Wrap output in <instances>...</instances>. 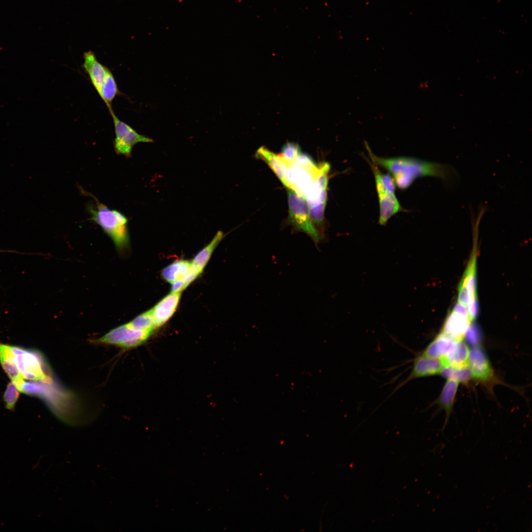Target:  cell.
Here are the masks:
<instances>
[{
	"mask_svg": "<svg viewBox=\"0 0 532 532\" xmlns=\"http://www.w3.org/2000/svg\"><path fill=\"white\" fill-rule=\"evenodd\" d=\"M440 374L445 378L455 380L459 383H467L472 378L471 370L467 365L458 367L444 366Z\"/></svg>",
	"mask_w": 532,
	"mask_h": 532,
	"instance_id": "23",
	"label": "cell"
},
{
	"mask_svg": "<svg viewBox=\"0 0 532 532\" xmlns=\"http://www.w3.org/2000/svg\"><path fill=\"white\" fill-rule=\"evenodd\" d=\"M151 332L134 329L128 323L111 330L100 338L99 341L130 348L144 343Z\"/></svg>",
	"mask_w": 532,
	"mask_h": 532,
	"instance_id": "7",
	"label": "cell"
},
{
	"mask_svg": "<svg viewBox=\"0 0 532 532\" xmlns=\"http://www.w3.org/2000/svg\"><path fill=\"white\" fill-rule=\"evenodd\" d=\"M459 382L452 379H447L445 383L439 397L438 403L445 410L446 414V423L452 411L453 403Z\"/></svg>",
	"mask_w": 532,
	"mask_h": 532,
	"instance_id": "20",
	"label": "cell"
},
{
	"mask_svg": "<svg viewBox=\"0 0 532 532\" xmlns=\"http://www.w3.org/2000/svg\"><path fill=\"white\" fill-rule=\"evenodd\" d=\"M110 114L113 120L115 134L113 145L117 154L129 158L136 144L153 142L152 138L139 133L130 125L120 120L114 111Z\"/></svg>",
	"mask_w": 532,
	"mask_h": 532,
	"instance_id": "6",
	"label": "cell"
},
{
	"mask_svg": "<svg viewBox=\"0 0 532 532\" xmlns=\"http://www.w3.org/2000/svg\"><path fill=\"white\" fill-rule=\"evenodd\" d=\"M192 267L191 262L178 260L165 268L162 270V275L166 281L173 284L183 279L190 272Z\"/></svg>",
	"mask_w": 532,
	"mask_h": 532,
	"instance_id": "19",
	"label": "cell"
},
{
	"mask_svg": "<svg viewBox=\"0 0 532 532\" xmlns=\"http://www.w3.org/2000/svg\"><path fill=\"white\" fill-rule=\"evenodd\" d=\"M94 203L87 205L91 220L99 225L121 251L129 246L128 219L122 212L108 208L94 196Z\"/></svg>",
	"mask_w": 532,
	"mask_h": 532,
	"instance_id": "2",
	"label": "cell"
},
{
	"mask_svg": "<svg viewBox=\"0 0 532 532\" xmlns=\"http://www.w3.org/2000/svg\"><path fill=\"white\" fill-rule=\"evenodd\" d=\"M129 324L134 329L152 332L155 327L152 309L138 315Z\"/></svg>",
	"mask_w": 532,
	"mask_h": 532,
	"instance_id": "24",
	"label": "cell"
},
{
	"mask_svg": "<svg viewBox=\"0 0 532 532\" xmlns=\"http://www.w3.org/2000/svg\"><path fill=\"white\" fill-rule=\"evenodd\" d=\"M19 391L13 382L8 384L3 397L6 406L8 409L11 410L15 406L19 397Z\"/></svg>",
	"mask_w": 532,
	"mask_h": 532,
	"instance_id": "26",
	"label": "cell"
},
{
	"mask_svg": "<svg viewBox=\"0 0 532 532\" xmlns=\"http://www.w3.org/2000/svg\"><path fill=\"white\" fill-rule=\"evenodd\" d=\"M115 79L111 70L108 68L106 77L99 95L105 103L109 113L113 111L112 103L116 96L120 95Z\"/></svg>",
	"mask_w": 532,
	"mask_h": 532,
	"instance_id": "21",
	"label": "cell"
},
{
	"mask_svg": "<svg viewBox=\"0 0 532 532\" xmlns=\"http://www.w3.org/2000/svg\"><path fill=\"white\" fill-rule=\"evenodd\" d=\"M379 205L378 223L381 225L386 224L390 218L399 211L403 210L395 193L378 195Z\"/></svg>",
	"mask_w": 532,
	"mask_h": 532,
	"instance_id": "16",
	"label": "cell"
},
{
	"mask_svg": "<svg viewBox=\"0 0 532 532\" xmlns=\"http://www.w3.org/2000/svg\"><path fill=\"white\" fill-rule=\"evenodd\" d=\"M10 347L22 376L33 381L52 382L46 363L38 352L18 346Z\"/></svg>",
	"mask_w": 532,
	"mask_h": 532,
	"instance_id": "3",
	"label": "cell"
},
{
	"mask_svg": "<svg viewBox=\"0 0 532 532\" xmlns=\"http://www.w3.org/2000/svg\"><path fill=\"white\" fill-rule=\"evenodd\" d=\"M181 292H172L162 299L152 309L155 328L165 324L173 315L178 305Z\"/></svg>",
	"mask_w": 532,
	"mask_h": 532,
	"instance_id": "12",
	"label": "cell"
},
{
	"mask_svg": "<svg viewBox=\"0 0 532 532\" xmlns=\"http://www.w3.org/2000/svg\"><path fill=\"white\" fill-rule=\"evenodd\" d=\"M466 340L473 347H480L481 341V332L474 324L470 323L465 336Z\"/></svg>",
	"mask_w": 532,
	"mask_h": 532,
	"instance_id": "27",
	"label": "cell"
},
{
	"mask_svg": "<svg viewBox=\"0 0 532 532\" xmlns=\"http://www.w3.org/2000/svg\"><path fill=\"white\" fill-rule=\"evenodd\" d=\"M366 147L371 162L388 171L396 186L400 189L408 188L419 177H434L446 183L453 182L457 179L456 172L449 166L411 157L382 158L374 155L367 143Z\"/></svg>",
	"mask_w": 532,
	"mask_h": 532,
	"instance_id": "1",
	"label": "cell"
},
{
	"mask_svg": "<svg viewBox=\"0 0 532 532\" xmlns=\"http://www.w3.org/2000/svg\"><path fill=\"white\" fill-rule=\"evenodd\" d=\"M82 67L88 75L91 83L99 95L108 67L100 63L95 54L91 50L84 53Z\"/></svg>",
	"mask_w": 532,
	"mask_h": 532,
	"instance_id": "11",
	"label": "cell"
},
{
	"mask_svg": "<svg viewBox=\"0 0 532 532\" xmlns=\"http://www.w3.org/2000/svg\"><path fill=\"white\" fill-rule=\"evenodd\" d=\"M467 366L472 378L487 383L493 379V369L484 351L480 347H473L469 351Z\"/></svg>",
	"mask_w": 532,
	"mask_h": 532,
	"instance_id": "10",
	"label": "cell"
},
{
	"mask_svg": "<svg viewBox=\"0 0 532 532\" xmlns=\"http://www.w3.org/2000/svg\"><path fill=\"white\" fill-rule=\"evenodd\" d=\"M473 233V253L459 287L458 302L466 306L469 312L476 313L479 309L476 276L478 230L474 229Z\"/></svg>",
	"mask_w": 532,
	"mask_h": 532,
	"instance_id": "5",
	"label": "cell"
},
{
	"mask_svg": "<svg viewBox=\"0 0 532 532\" xmlns=\"http://www.w3.org/2000/svg\"><path fill=\"white\" fill-rule=\"evenodd\" d=\"M469 349L463 339L457 341L452 350L440 359L444 366L461 367L467 365Z\"/></svg>",
	"mask_w": 532,
	"mask_h": 532,
	"instance_id": "17",
	"label": "cell"
},
{
	"mask_svg": "<svg viewBox=\"0 0 532 532\" xmlns=\"http://www.w3.org/2000/svg\"><path fill=\"white\" fill-rule=\"evenodd\" d=\"M471 322L466 307L458 302L446 319L441 332L455 341L463 339Z\"/></svg>",
	"mask_w": 532,
	"mask_h": 532,
	"instance_id": "8",
	"label": "cell"
},
{
	"mask_svg": "<svg viewBox=\"0 0 532 532\" xmlns=\"http://www.w3.org/2000/svg\"><path fill=\"white\" fill-rule=\"evenodd\" d=\"M369 165L374 174L377 195L395 193L396 184L393 178L389 174L382 173L373 163Z\"/></svg>",
	"mask_w": 532,
	"mask_h": 532,
	"instance_id": "22",
	"label": "cell"
},
{
	"mask_svg": "<svg viewBox=\"0 0 532 532\" xmlns=\"http://www.w3.org/2000/svg\"><path fill=\"white\" fill-rule=\"evenodd\" d=\"M224 236L225 234L223 232L218 231L210 243L201 249L191 262L193 267L200 273L202 272L214 249Z\"/></svg>",
	"mask_w": 532,
	"mask_h": 532,
	"instance_id": "18",
	"label": "cell"
},
{
	"mask_svg": "<svg viewBox=\"0 0 532 532\" xmlns=\"http://www.w3.org/2000/svg\"><path fill=\"white\" fill-rule=\"evenodd\" d=\"M287 189L289 221L296 230L305 233L317 244L323 235L313 225L306 200L294 190Z\"/></svg>",
	"mask_w": 532,
	"mask_h": 532,
	"instance_id": "4",
	"label": "cell"
},
{
	"mask_svg": "<svg viewBox=\"0 0 532 532\" xmlns=\"http://www.w3.org/2000/svg\"><path fill=\"white\" fill-rule=\"evenodd\" d=\"M443 367L440 359L430 358L420 354L414 358L409 375L397 389L416 378L440 374Z\"/></svg>",
	"mask_w": 532,
	"mask_h": 532,
	"instance_id": "9",
	"label": "cell"
},
{
	"mask_svg": "<svg viewBox=\"0 0 532 532\" xmlns=\"http://www.w3.org/2000/svg\"><path fill=\"white\" fill-rule=\"evenodd\" d=\"M301 153L299 146L295 142H288L282 148L281 156L289 165L293 164Z\"/></svg>",
	"mask_w": 532,
	"mask_h": 532,
	"instance_id": "25",
	"label": "cell"
},
{
	"mask_svg": "<svg viewBox=\"0 0 532 532\" xmlns=\"http://www.w3.org/2000/svg\"><path fill=\"white\" fill-rule=\"evenodd\" d=\"M0 363L18 390L24 380L16 364L10 346L0 343Z\"/></svg>",
	"mask_w": 532,
	"mask_h": 532,
	"instance_id": "14",
	"label": "cell"
},
{
	"mask_svg": "<svg viewBox=\"0 0 532 532\" xmlns=\"http://www.w3.org/2000/svg\"><path fill=\"white\" fill-rule=\"evenodd\" d=\"M257 158L266 162L283 184L291 189L287 179L289 164L280 155H276L264 146L256 151Z\"/></svg>",
	"mask_w": 532,
	"mask_h": 532,
	"instance_id": "13",
	"label": "cell"
},
{
	"mask_svg": "<svg viewBox=\"0 0 532 532\" xmlns=\"http://www.w3.org/2000/svg\"><path fill=\"white\" fill-rule=\"evenodd\" d=\"M456 341L440 332L421 354L430 358L440 359L452 350Z\"/></svg>",
	"mask_w": 532,
	"mask_h": 532,
	"instance_id": "15",
	"label": "cell"
}]
</instances>
